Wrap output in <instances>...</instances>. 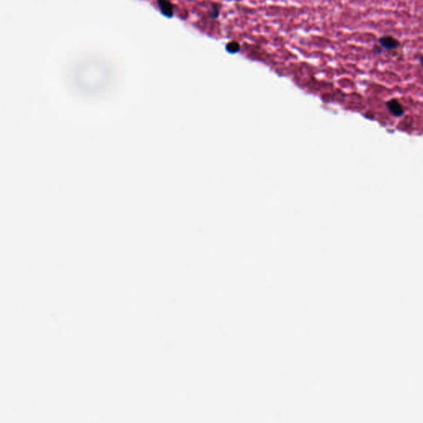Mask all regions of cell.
I'll use <instances>...</instances> for the list:
<instances>
[{
    "label": "cell",
    "instance_id": "7",
    "mask_svg": "<svg viewBox=\"0 0 423 423\" xmlns=\"http://www.w3.org/2000/svg\"><path fill=\"white\" fill-rule=\"evenodd\" d=\"M237 1H241V0H237Z\"/></svg>",
    "mask_w": 423,
    "mask_h": 423
},
{
    "label": "cell",
    "instance_id": "6",
    "mask_svg": "<svg viewBox=\"0 0 423 423\" xmlns=\"http://www.w3.org/2000/svg\"><path fill=\"white\" fill-rule=\"evenodd\" d=\"M417 60H418L419 63L421 65V67L423 68V55H420L417 57Z\"/></svg>",
    "mask_w": 423,
    "mask_h": 423
},
{
    "label": "cell",
    "instance_id": "2",
    "mask_svg": "<svg viewBox=\"0 0 423 423\" xmlns=\"http://www.w3.org/2000/svg\"><path fill=\"white\" fill-rule=\"evenodd\" d=\"M386 108H387V111L390 112L394 117H402L405 113L402 105L396 99H392L387 101L386 102Z\"/></svg>",
    "mask_w": 423,
    "mask_h": 423
},
{
    "label": "cell",
    "instance_id": "3",
    "mask_svg": "<svg viewBox=\"0 0 423 423\" xmlns=\"http://www.w3.org/2000/svg\"><path fill=\"white\" fill-rule=\"evenodd\" d=\"M160 9L167 17H172L174 14V8L169 0H158Z\"/></svg>",
    "mask_w": 423,
    "mask_h": 423
},
{
    "label": "cell",
    "instance_id": "4",
    "mask_svg": "<svg viewBox=\"0 0 423 423\" xmlns=\"http://www.w3.org/2000/svg\"><path fill=\"white\" fill-rule=\"evenodd\" d=\"M226 49L231 54H235V53H237L240 51V50H241V46H240L238 42L232 41V42L226 44Z\"/></svg>",
    "mask_w": 423,
    "mask_h": 423
},
{
    "label": "cell",
    "instance_id": "1",
    "mask_svg": "<svg viewBox=\"0 0 423 423\" xmlns=\"http://www.w3.org/2000/svg\"><path fill=\"white\" fill-rule=\"evenodd\" d=\"M382 49L386 50H394L399 48L401 43L397 38L392 36H383L378 40Z\"/></svg>",
    "mask_w": 423,
    "mask_h": 423
},
{
    "label": "cell",
    "instance_id": "5",
    "mask_svg": "<svg viewBox=\"0 0 423 423\" xmlns=\"http://www.w3.org/2000/svg\"><path fill=\"white\" fill-rule=\"evenodd\" d=\"M219 13H220L219 7H218L216 4H214V5H212L211 11L209 12L210 17H211L212 19H217V17L219 16Z\"/></svg>",
    "mask_w": 423,
    "mask_h": 423
}]
</instances>
